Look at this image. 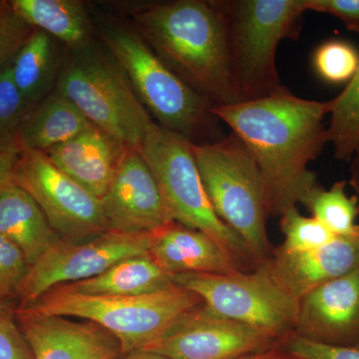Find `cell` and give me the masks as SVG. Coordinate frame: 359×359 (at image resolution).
<instances>
[{
	"instance_id": "cell-1",
	"label": "cell",
	"mask_w": 359,
	"mask_h": 359,
	"mask_svg": "<svg viewBox=\"0 0 359 359\" xmlns=\"http://www.w3.org/2000/svg\"><path fill=\"white\" fill-rule=\"evenodd\" d=\"M330 106V100H306L283 86L264 98L212 108L256 160L269 216L297 207L318 185L308 164L327 143L323 122Z\"/></svg>"
},
{
	"instance_id": "cell-2",
	"label": "cell",
	"mask_w": 359,
	"mask_h": 359,
	"mask_svg": "<svg viewBox=\"0 0 359 359\" xmlns=\"http://www.w3.org/2000/svg\"><path fill=\"white\" fill-rule=\"evenodd\" d=\"M132 14L137 32L188 86L215 106L244 101L233 81L226 21L215 1L159 2Z\"/></svg>"
},
{
	"instance_id": "cell-3",
	"label": "cell",
	"mask_w": 359,
	"mask_h": 359,
	"mask_svg": "<svg viewBox=\"0 0 359 359\" xmlns=\"http://www.w3.org/2000/svg\"><path fill=\"white\" fill-rule=\"evenodd\" d=\"M106 46L128 77L135 93L163 128L195 144L224 138L214 104L168 68L138 32L112 26L104 33Z\"/></svg>"
},
{
	"instance_id": "cell-4",
	"label": "cell",
	"mask_w": 359,
	"mask_h": 359,
	"mask_svg": "<svg viewBox=\"0 0 359 359\" xmlns=\"http://www.w3.org/2000/svg\"><path fill=\"white\" fill-rule=\"evenodd\" d=\"M193 153L217 216L243 241L256 268L262 266L275 248L266 231L268 202L256 160L233 132L212 143H193Z\"/></svg>"
},
{
	"instance_id": "cell-5",
	"label": "cell",
	"mask_w": 359,
	"mask_h": 359,
	"mask_svg": "<svg viewBox=\"0 0 359 359\" xmlns=\"http://www.w3.org/2000/svg\"><path fill=\"white\" fill-rule=\"evenodd\" d=\"M200 302L197 294L175 283L139 297L83 294L60 285L28 309L45 316H72L96 323L119 341L124 354L154 346Z\"/></svg>"
},
{
	"instance_id": "cell-6",
	"label": "cell",
	"mask_w": 359,
	"mask_h": 359,
	"mask_svg": "<svg viewBox=\"0 0 359 359\" xmlns=\"http://www.w3.org/2000/svg\"><path fill=\"white\" fill-rule=\"evenodd\" d=\"M226 21L231 71L241 98L257 100L283 88L276 53L283 39H297L304 0H219Z\"/></svg>"
},
{
	"instance_id": "cell-7",
	"label": "cell",
	"mask_w": 359,
	"mask_h": 359,
	"mask_svg": "<svg viewBox=\"0 0 359 359\" xmlns=\"http://www.w3.org/2000/svg\"><path fill=\"white\" fill-rule=\"evenodd\" d=\"M138 150L154 175L172 221L216 241L243 271L257 269L243 241L217 216L194 157L192 142L153 123Z\"/></svg>"
},
{
	"instance_id": "cell-8",
	"label": "cell",
	"mask_w": 359,
	"mask_h": 359,
	"mask_svg": "<svg viewBox=\"0 0 359 359\" xmlns=\"http://www.w3.org/2000/svg\"><path fill=\"white\" fill-rule=\"evenodd\" d=\"M56 91L93 126L127 147L140 148L154 123L121 66L90 45L77 50L60 73Z\"/></svg>"
},
{
	"instance_id": "cell-9",
	"label": "cell",
	"mask_w": 359,
	"mask_h": 359,
	"mask_svg": "<svg viewBox=\"0 0 359 359\" xmlns=\"http://www.w3.org/2000/svg\"><path fill=\"white\" fill-rule=\"evenodd\" d=\"M175 285L190 290L212 311L282 341L294 334L299 302L278 287L264 264L231 275L183 273Z\"/></svg>"
},
{
	"instance_id": "cell-10",
	"label": "cell",
	"mask_w": 359,
	"mask_h": 359,
	"mask_svg": "<svg viewBox=\"0 0 359 359\" xmlns=\"http://www.w3.org/2000/svg\"><path fill=\"white\" fill-rule=\"evenodd\" d=\"M149 244L150 233L110 230L84 242L58 238L28 266L16 294L20 308L32 306L54 287L88 280L126 257L149 254Z\"/></svg>"
},
{
	"instance_id": "cell-11",
	"label": "cell",
	"mask_w": 359,
	"mask_h": 359,
	"mask_svg": "<svg viewBox=\"0 0 359 359\" xmlns=\"http://www.w3.org/2000/svg\"><path fill=\"white\" fill-rule=\"evenodd\" d=\"M13 183L32 196L63 240L84 242L109 231L101 200L54 166L44 153L21 151Z\"/></svg>"
},
{
	"instance_id": "cell-12",
	"label": "cell",
	"mask_w": 359,
	"mask_h": 359,
	"mask_svg": "<svg viewBox=\"0 0 359 359\" xmlns=\"http://www.w3.org/2000/svg\"><path fill=\"white\" fill-rule=\"evenodd\" d=\"M280 344L244 323L224 318L204 302L182 316L154 346L171 359H238Z\"/></svg>"
},
{
	"instance_id": "cell-13",
	"label": "cell",
	"mask_w": 359,
	"mask_h": 359,
	"mask_svg": "<svg viewBox=\"0 0 359 359\" xmlns=\"http://www.w3.org/2000/svg\"><path fill=\"white\" fill-rule=\"evenodd\" d=\"M101 204L110 231L151 233L173 222L138 149H127Z\"/></svg>"
},
{
	"instance_id": "cell-14",
	"label": "cell",
	"mask_w": 359,
	"mask_h": 359,
	"mask_svg": "<svg viewBox=\"0 0 359 359\" xmlns=\"http://www.w3.org/2000/svg\"><path fill=\"white\" fill-rule=\"evenodd\" d=\"M294 334L330 346H359V269L299 301Z\"/></svg>"
},
{
	"instance_id": "cell-15",
	"label": "cell",
	"mask_w": 359,
	"mask_h": 359,
	"mask_svg": "<svg viewBox=\"0 0 359 359\" xmlns=\"http://www.w3.org/2000/svg\"><path fill=\"white\" fill-rule=\"evenodd\" d=\"M15 318L34 359H119L122 349L110 332L91 321L45 316L18 308Z\"/></svg>"
},
{
	"instance_id": "cell-16",
	"label": "cell",
	"mask_w": 359,
	"mask_h": 359,
	"mask_svg": "<svg viewBox=\"0 0 359 359\" xmlns=\"http://www.w3.org/2000/svg\"><path fill=\"white\" fill-rule=\"evenodd\" d=\"M264 264L278 287L299 302L323 283L359 269V233L335 237L308 252H285L278 245Z\"/></svg>"
},
{
	"instance_id": "cell-17",
	"label": "cell",
	"mask_w": 359,
	"mask_h": 359,
	"mask_svg": "<svg viewBox=\"0 0 359 359\" xmlns=\"http://www.w3.org/2000/svg\"><path fill=\"white\" fill-rule=\"evenodd\" d=\"M149 255L168 275L244 271L233 257L209 236L171 222L150 233Z\"/></svg>"
},
{
	"instance_id": "cell-18",
	"label": "cell",
	"mask_w": 359,
	"mask_h": 359,
	"mask_svg": "<svg viewBox=\"0 0 359 359\" xmlns=\"http://www.w3.org/2000/svg\"><path fill=\"white\" fill-rule=\"evenodd\" d=\"M128 148L92 126L44 154L54 166L101 200Z\"/></svg>"
},
{
	"instance_id": "cell-19",
	"label": "cell",
	"mask_w": 359,
	"mask_h": 359,
	"mask_svg": "<svg viewBox=\"0 0 359 359\" xmlns=\"http://www.w3.org/2000/svg\"><path fill=\"white\" fill-rule=\"evenodd\" d=\"M0 235L20 249L28 266L60 238L39 204L15 183L0 194Z\"/></svg>"
},
{
	"instance_id": "cell-20",
	"label": "cell",
	"mask_w": 359,
	"mask_h": 359,
	"mask_svg": "<svg viewBox=\"0 0 359 359\" xmlns=\"http://www.w3.org/2000/svg\"><path fill=\"white\" fill-rule=\"evenodd\" d=\"M93 126L69 99L52 92L33 106L20 133L21 151L44 153Z\"/></svg>"
},
{
	"instance_id": "cell-21",
	"label": "cell",
	"mask_w": 359,
	"mask_h": 359,
	"mask_svg": "<svg viewBox=\"0 0 359 359\" xmlns=\"http://www.w3.org/2000/svg\"><path fill=\"white\" fill-rule=\"evenodd\" d=\"M172 276L156 264L150 255L126 257L100 275L66 283L72 292L105 297H139L154 294L173 285Z\"/></svg>"
},
{
	"instance_id": "cell-22",
	"label": "cell",
	"mask_w": 359,
	"mask_h": 359,
	"mask_svg": "<svg viewBox=\"0 0 359 359\" xmlns=\"http://www.w3.org/2000/svg\"><path fill=\"white\" fill-rule=\"evenodd\" d=\"M9 4L32 28L60 40L75 50L89 46V16L81 1L11 0Z\"/></svg>"
},
{
	"instance_id": "cell-23",
	"label": "cell",
	"mask_w": 359,
	"mask_h": 359,
	"mask_svg": "<svg viewBox=\"0 0 359 359\" xmlns=\"http://www.w3.org/2000/svg\"><path fill=\"white\" fill-rule=\"evenodd\" d=\"M53 55L52 37L33 28L9 65L13 83L32 107L50 90L53 82Z\"/></svg>"
},
{
	"instance_id": "cell-24",
	"label": "cell",
	"mask_w": 359,
	"mask_h": 359,
	"mask_svg": "<svg viewBox=\"0 0 359 359\" xmlns=\"http://www.w3.org/2000/svg\"><path fill=\"white\" fill-rule=\"evenodd\" d=\"M346 181L334 183L330 190L320 184L301 201L314 219L320 221L335 237L359 233L356 218L359 215V198L346 193Z\"/></svg>"
},
{
	"instance_id": "cell-25",
	"label": "cell",
	"mask_w": 359,
	"mask_h": 359,
	"mask_svg": "<svg viewBox=\"0 0 359 359\" xmlns=\"http://www.w3.org/2000/svg\"><path fill=\"white\" fill-rule=\"evenodd\" d=\"M330 103L327 143L334 146L337 159L351 162L359 147V67L346 89Z\"/></svg>"
},
{
	"instance_id": "cell-26",
	"label": "cell",
	"mask_w": 359,
	"mask_h": 359,
	"mask_svg": "<svg viewBox=\"0 0 359 359\" xmlns=\"http://www.w3.org/2000/svg\"><path fill=\"white\" fill-rule=\"evenodd\" d=\"M32 108L16 88L7 66L0 73V153L21 152V128Z\"/></svg>"
},
{
	"instance_id": "cell-27",
	"label": "cell",
	"mask_w": 359,
	"mask_h": 359,
	"mask_svg": "<svg viewBox=\"0 0 359 359\" xmlns=\"http://www.w3.org/2000/svg\"><path fill=\"white\" fill-rule=\"evenodd\" d=\"M280 231L285 241L280 249L290 252H308L318 249L335 238L313 217L302 216L297 207H292L280 216Z\"/></svg>"
},
{
	"instance_id": "cell-28",
	"label": "cell",
	"mask_w": 359,
	"mask_h": 359,
	"mask_svg": "<svg viewBox=\"0 0 359 359\" xmlns=\"http://www.w3.org/2000/svg\"><path fill=\"white\" fill-rule=\"evenodd\" d=\"M316 73L330 83L349 82L359 67V54L353 45L332 40L316 49L313 55Z\"/></svg>"
},
{
	"instance_id": "cell-29",
	"label": "cell",
	"mask_w": 359,
	"mask_h": 359,
	"mask_svg": "<svg viewBox=\"0 0 359 359\" xmlns=\"http://www.w3.org/2000/svg\"><path fill=\"white\" fill-rule=\"evenodd\" d=\"M32 30L9 1H0V73L11 65Z\"/></svg>"
},
{
	"instance_id": "cell-30",
	"label": "cell",
	"mask_w": 359,
	"mask_h": 359,
	"mask_svg": "<svg viewBox=\"0 0 359 359\" xmlns=\"http://www.w3.org/2000/svg\"><path fill=\"white\" fill-rule=\"evenodd\" d=\"M27 268L20 249L0 235V304L18 294Z\"/></svg>"
},
{
	"instance_id": "cell-31",
	"label": "cell",
	"mask_w": 359,
	"mask_h": 359,
	"mask_svg": "<svg viewBox=\"0 0 359 359\" xmlns=\"http://www.w3.org/2000/svg\"><path fill=\"white\" fill-rule=\"evenodd\" d=\"M294 359H359V346H330L309 341L294 334L280 342Z\"/></svg>"
},
{
	"instance_id": "cell-32",
	"label": "cell",
	"mask_w": 359,
	"mask_h": 359,
	"mask_svg": "<svg viewBox=\"0 0 359 359\" xmlns=\"http://www.w3.org/2000/svg\"><path fill=\"white\" fill-rule=\"evenodd\" d=\"M0 359H34L25 334L6 304H0Z\"/></svg>"
},
{
	"instance_id": "cell-33",
	"label": "cell",
	"mask_w": 359,
	"mask_h": 359,
	"mask_svg": "<svg viewBox=\"0 0 359 359\" xmlns=\"http://www.w3.org/2000/svg\"><path fill=\"white\" fill-rule=\"evenodd\" d=\"M306 11L332 14L351 32L359 33V0H304Z\"/></svg>"
},
{
	"instance_id": "cell-34",
	"label": "cell",
	"mask_w": 359,
	"mask_h": 359,
	"mask_svg": "<svg viewBox=\"0 0 359 359\" xmlns=\"http://www.w3.org/2000/svg\"><path fill=\"white\" fill-rule=\"evenodd\" d=\"M18 152L0 153V194L13 183V175L18 163Z\"/></svg>"
},
{
	"instance_id": "cell-35",
	"label": "cell",
	"mask_w": 359,
	"mask_h": 359,
	"mask_svg": "<svg viewBox=\"0 0 359 359\" xmlns=\"http://www.w3.org/2000/svg\"><path fill=\"white\" fill-rule=\"evenodd\" d=\"M238 359H294L290 355L285 349L280 346V344L266 351H259L249 354V355L243 356Z\"/></svg>"
},
{
	"instance_id": "cell-36",
	"label": "cell",
	"mask_w": 359,
	"mask_h": 359,
	"mask_svg": "<svg viewBox=\"0 0 359 359\" xmlns=\"http://www.w3.org/2000/svg\"><path fill=\"white\" fill-rule=\"evenodd\" d=\"M351 162V181H349V184L353 187L356 192V196L359 198V147L354 153Z\"/></svg>"
},
{
	"instance_id": "cell-37",
	"label": "cell",
	"mask_w": 359,
	"mask_h": 359,
	"mask_svg": "<svg viewBox=\"0 0 359 359\" xmlns=\"http://www.w3.org/2000/svg\"><path fill=\"white\" fill-rule=\"evenodd\" d=\"M119 359H171L162 354L154 353L151 351H135L131 353L122 354Z\"/></svg>"
}]
</instances>
